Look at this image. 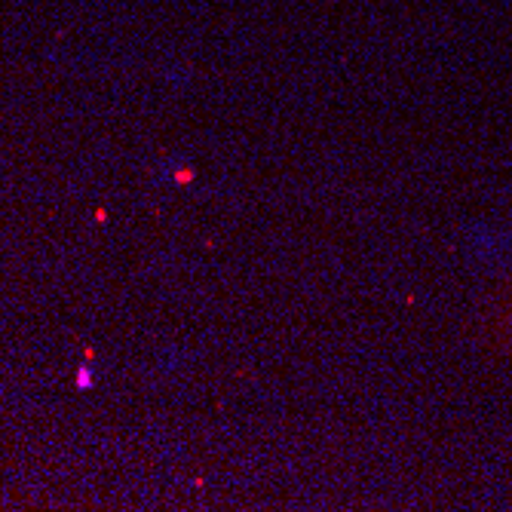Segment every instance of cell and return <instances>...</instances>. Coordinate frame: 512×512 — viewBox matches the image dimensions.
I'll return each mask as SVG.
<instances>
[{
    "label": "cell",
    "instance_id": "1",
    "mask_svg": "<svg viewBox=\"0 0 512 512\" xmlns=\"http://www.w3.org/2000/svg\"><path fill=\"white\" fill-rule=\"evenodd\" d=\"M92 381H96V378H92V371H89V368H80V371H77V390H89Z\"/></svg>",
    "mask_w": 512,
    "mask_h": 512
}]
</instances>
